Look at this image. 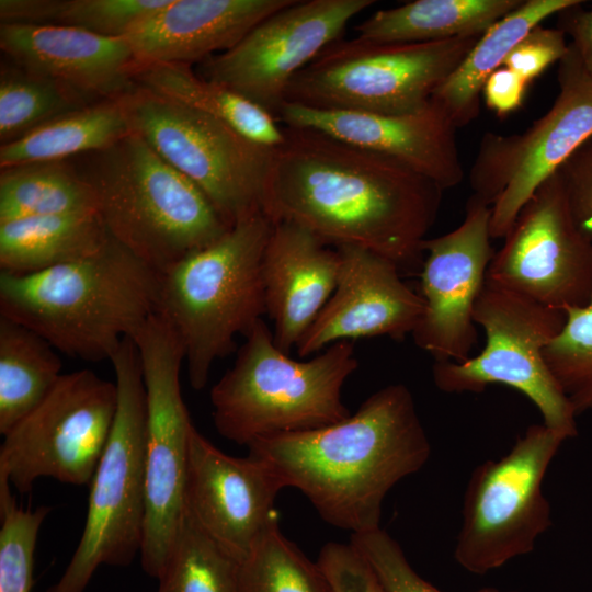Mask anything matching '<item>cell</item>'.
Here are the masks:
<instances>
[{
    "instance_id": "cell-37",
    "label": "cell",
    "mask_w": 592,
    "mask_h": 592,
    "mask_svg": "<svg viewBox=\"0 0 592 592\" xmlns=\"http://www.w3.org/2000/svg\"><path fill=\"white\" fill-rule=\"evenodd\" d=\"M373 566L386 592H442L420 577L400 545L382 527L351 535L350 540ZM475 592H499L482 588Z\"/></svg>"
},
{
    "instance_id": "cell-22",
    "label": "cell",
    "mask_w": 592,
    "mask_h": 592,
    "mask_svg": "<svg viewBox=\"0 0 592 592\" xmlns=\"http://www.w3.org/2000/svg\"><path fill=\"white\" fill-rule=\"evenodd\" d=\"M340 257L310 230L289 221L274 223L262 259L266 314L273 339L289 353L332 295Z\"/></svg>"
},
{
    "instance_id": "cell-12",
    "label": "cell",
    "mask_w": 592,
    "mask_h": 592,
    "mask_svg": "<svg viewBox=\"0 0 592 592\" xmlns=\"http://www.w3.org/2000/svg\"><path fill=\"white\" fill-rule=\"evenodd\" d=\"M145 389L146 515L143 570L158 579L185 509L190 433L194 426L182 398L184 348L173 327L153 312L132 337Z\"/></svg>"
},
{
    "instance_id": "cell-36",
    "label": "cell",
    "mask_w": 592,
    "mask_h": 592,
    "mask_svg": "<svg viewBox=\"0 0 592 592\" xmlns=\"http://www.w3.org/2000/svg\"><path fill=\"white\" fill-rule=\"evenodd\" d=\"M11 485L0 477V592H31L34 551L50 506H19Z\"/></svg>"
},
{
    "instance_id": "cell-41",
    "label": "cell",
    "mask_w": 592,
    "mask_h": 592,
    "mask_svg": "<svg viewBox=\"0 0 592 592\" xmlns=\"http://www.w3.org/2000/svg\"><path fill=\"white\" fill-rule=\"evenodd\" d=\"M528 84L520 75L502 66L493 71L483 84L485 103L498 115H508L521 106Z\"/></svg>"
},
{
    "instance_id": "cell-34",
    "label": "cell",
    "mask_w": 592,
    "mask_h": 592,
    "mask_svg": "<svg viewBox=\"0 0 592 592\" xmlns=\"http://www.w3.org/2000/svg\"><path fill=\"white\" fill-rule=\"evenodd\" d=\"M240 592H332L312 562L273 525L240 562Z\"/></svg>"
},
{
    "instance_id": "cell-11",
    "label": "cell",
    "mask_w": 592,
    "mask_h": 592,
    "mask_svg": "<svg viewBox=\"0 0 592 592\" xmlns=\"http://www.w3.org/2000/svg\"><path fill=\"white\" fill-rule=\"evenodd\" d=\"M563 441L543 423L532 424L506 454L473 470L454 549L462 568L485 574L533 551L551 525L543 481Z\"/></svg>"
},
{
    "instance_id": "cell-7",
    "label": "cell",
    "mask_w": 592,
    "mask_h": 592,
    "mask_svg": "<svg viewBox=\"0 0 592 592\" xmlns=\"http://www.w3.org/2000/svg\"><path fill=\"white\" fill-rule=\"evenodd\" d=\"M117 407L104 452L90 482L79 544L47 592H84L101 565L127 566L140 553L146 515L145 389L138 351L125 338L110 358Z\"/></svg>"
},
{
    "instance_id": "cell-24",
    "label": "cell",
    "mask_w": 592,
    "mask_h": 592,
    "mask_svg": "<svg viewBox=\"0 0 592 592\" xmlns=\"http://www.w3.org/2000/svg\"><path fill=\"white\" fill-rule=\"evenodd\" d=\"M578 1L523 0L479 37L456 70L435 89L430 101L456 128L475 121L480 113L486 80L503 66L515 45L545 19Z\"/></svg>"
},
{
    "instance_id": "cell-38",
    "label": "cell",
    "mask_w": 592,
    "mask_h": 592,
    "mask_svg": "<svg viewBox=\"0 0 592 592\" xmlns=\"http://www.w3.org/2000/svg\"><path fill=\"white\" fill-rule=\"evenodd\" d=\"M316 562L332 592H386L371 562L351 542H328Z\"/></svg>"
},
{
    "instance_id": "cell-20",
    "label": "cell",
    "mask_w": 592,
    "mask_h": 592,
    "mask_svg": "<svg viewBox=\"0 0 592 592\" xmlns=\"http://www.w3.org/2000/svg\"><path fill=\"white\" fill-rule=\"evenodd\" d=\"M277 119L286 127L314 129L394 158L443 190L458 185L464 178L457 128L431 101L418 112L398 115L284 103Z\"/></svg>"
},
{
    "instance_id": "cell-3",
    "label": "cell",
    "mask_w": 592,
    "mask_h": 592,
    "mask_svg": "<svg viewBox=\"0 0 592 592\" xmlns=\"http://www.w3.org/2000/svg\"><path fill=\"white\" fill-rule=\"evenodd\" d=\"M159 273L112 237L84 259L27 275L0 272V315L57 351L110 360L156 312Z\"/></svg>"
},
{
    "instance_id": "cell-1",
    "label": "cell",
    "mask_w": 592,
    "mask_h": 592,
    "mask_svg": "<svg viewBox=\"0 0 592 592\" xmlns=\"http://www.w3.org/2000/svg\"><path fill=\"white\" fill-rule=\"evenodd\" d=\"M273 149L263 213L333 248L354 246L421 270L443 189L400 161L327 134L284 126Z\"/></svg>"
},
{
    "instance_id": "cell-23",
    "label": "cell",
    "mask_w": 592,
    "mask_h": 592,
    "mask_svg": "<svg viewBox=\"0 0 592 592\" xmlns=\"http://www.w3.org/2000/svg\"><path fill=\"white\" fill-rule=\"evenodd\" d=\"M292 1L170 0L123 38L139 62L202 64Z\"/></svg>"
},
{
    "instance_id": "cell-10",
    "label": "cell",
    "mask_w": 592,
    "mask_h": 592,
    "mask_svg": "<svg viewBox=\"0 0 592 592\" xmlns=\"http://www.w3.org/2000/svg\"><path fill=\"white\" fill-rule=\"evenodd\" d=\"M473 318L485 330L483 350L462 363L434 362V385L446 394H478L492 384L512 387L536 406L544 425L563 440L577 436V414L543 356L562 330L566 311L486 281Z\"/></svg>"
},
{
    "instance_id": "cell-25",
    "label": "cell",
    "mask_w": 592,
    "mask_h": 592,
    "mask_svg": "<svg viewBox=\"0 0 592 592\" xmlns=\"http://www.w3.org/2000/svg\"><path fill=\"white\" fill-rule=\"evenodd\" d=\"M111 238L98 210L0 223V272L38 273L98 252Z\"/></svg>"
},
{
    "instance_id": "cell-16",
    "label": "cell",
    "mask_w": 592,
    "mask_h": 592,
    "mask_svg": "<svg viewBox=\"0 0 592 592\" xmlns=\"http://www.w3.org/2000/svg\"><path fill=\"white\" fill-rule=\"evenodd\" d=\"M374 0H293L230 49L202 65L206 80L257 102L276 118L293 79Z\"/></svg>"
},
{
    "instance_id": "cell-17",
    "label": "cell",
    "mask_w": 592,
    "mask_h": 592,
    "mask_svg": "<svg viewBox=\"0 0 592 592\" xmlns=\"http://www.w3.org/2000/svg\"><path fill=\"white\" fill-rule=\"evenodd\" d=\"M490 218L491 206L470 195L456 229L423 241L419 294L424 311L411 335L435 362H465L477 344L474 307L496 253Z\"/></svg>"
},
{
    "instance_id": "cell-30",
    "label": "cell",
    "mask_w": 592,
    "mask_h": 592,
    "mask_svg": "<svg viewBox=\"0 0 592 592\" xmlns=\"http://www.w3.org/2000/svg\"><path fill=\"white\" fill-rule=\"evenodd\" d=\"M89 210H98L94 190L66 161L1 169L0 223Z\"/></svg>"
},
{
    "instance_id": "cell-13",
    "label": "cell",
    "mask_w": 592,
    "mask_h": 592,
    "mask_svg": "<svg viewBox=\"0 0 592 592\" xmlns=\"http://www.w3.org/2000/svg\"><path fill=\"white\" fill-rule=\"evenodd\" d=\"M559 92L523 133L483 134L469 171L473 195L491 206V239L504 238L536 189L592 135V75L569 43Z\"/></svg>"
},
{
    "instance_id": "cell-26",
    "label": "cell",
    "mask_w": 592,
    "mask_h": 592,
    "mask_svg": "<svg viewBox=\"0 0 592 592\" xmlns=\"http://www.w3.org/2000/svg\"><path fill=\"white\" fill-rule=\"evenodd\" d=\"M523 0H415L378 10L355 30L356 38L407 44L480 36Z\"/></svg>"
},
{
    "instance_id": "cell-19",
    "label": "cell",
    "mask_w": 592,
    "mask_h": 592,
    "mask_svg": "<svg viewBox=\"0 0 592 592\" xmlns=\"http://www.w3.org/2000/svg\"><path fill=\"white\" fill-rule=\"evenodd\" d=\"M340 265L335 288L296 345L308 358L339 341L412 334L423 311L419 293L409 287L389 259L354 246L337 247Z\"/></svg>"
},
{
    "instance_id": "cell-15",
    "label": "cell",
    "mask_w": 592,
    "mask_h": 592,
    "mask_svg": "<svg viewBox=\"0 0 592 592\" xmlns=\"http://www.w3.org/2000/svg\"><path fill=\"white\" fill-rule=\"evenodd\" d=\"M486 281L566 310L592 297V243L577 227L555 172L520 210Z\"/></svg>"
},
{
    "instance_id": "cell-40",
    "label": "cell",
    "mask_w": 592,
    "mask_h": 592,
    "mask_svg": "<svg viewBox=\"0 0 592 592\" xmlns=\"http://www.w3.org/2000/svg\"><path fill=\"white\" fill-rule=\"evenodd\" d=\"M568 46L562 31L537 25L515 45L503 66L531 83L550 65L559 61Z\"/></svg>"
},
{
    "instance_id": "cell-28",
    "label": "cell",
    "mask_w": 592,
    "mask_h": 592,
    "mask_svg": "<svg viewBox=\"0 0 592 592\" xmlns=\"http://www.w3.org/2000/svg\"><path fill=\"white\" fill-rule=\"evenodd\" d=\"M116 99L90 103L57 116L0 147V168L66 161L105 150L130 134Z\"/></svg>"
},
{
    "instance_id": "cell-2",
    "label": "cell",
    "mask_w": 592,
    "mask_h": 592,
    "mask_svg": "<svg viewBox=\"0 0 592 592\" xmlns=\"http://www.w3.org/2000/svg\"><path fill=\"white\" fill-rule=\"evenodd\" d=\"M247 447L283 488H296L325 522L352 534L380 527L387 493L431 455L413 396L403 384L375 391L342 421L261 437Z\"/></svg>"
},
{
    "instance_id": "cell-14",
    "label": "cell",
    "mask_w": 592,
    "mask_h": 592,
    "mask_svg": "<svg viewBox=\"0 0 592 592\" xmlns=\"http://www.w3.org/2000/svg\"><path fill=\"white\" fill-rule=\"evenodd\" d=\"M116 407L115 383L90 369L62 374L41 405L3 435L0 477L20 494L41 477L90 485Z\"/></svg>"
},
{
    "instance_id": "cell-35",
    "label": "cell",
    "mask_w": 592,
    "mask_h": 592,
    "mask_svg": "<svg viewBox=\"0 0 592 592\" xmlns=\"http://www.w3.org/2000/svg\"><path fill=\"white\" fill-rule=\"evenodd\" d=\"M565 311V326L543 356L578 415L592 409V297L585 306Z\"/></svg>"
},
{
    "instance_id": "cell-18",
    "label": "cell",
    "mask_w": 592,
    "mask_h": 592,
    "mask_svg": "<svg viewBox=\"0 0 592 592\" xmlns=\"http://www.w3.org/2000/svg\"><path fill=\"white\" fill-rule=\"evenodd\" d=\"M282 489L263 463L250 455H228L192 428L185 510L238 562L278 523L275 500Z\"/></svg>"
},
{
    "instance_id": "cell-39",
    "label": "cell",
    "mask_w": 592,
    "mask_h": 592,
    "mask_svg": "<svg viewBox=\"0 0 592 592\" xmlns=\"http://www.w3.org/2000/svg\"><path fill=\"white\" fill-rule=\"evenodd\" d=\"M556 173L577 227L592 243V135Z\"/></svg>"
},
{
    "instance_id": "cell-8",
    "label": "cell",
    "mask_w": 592,
    "mask_h": 592,
    "mask_svg": "<svg viewBox=\"0 0 592 592\" xmlns=\"http://www.w3.org/2000/svg\"><path fill=\"white\" fill-rule=\"evenodd\" d=\"M480 36L407 44L340 38L293 79L285 103L391 115L418 112Z\"/></svg>"
},
{
    "instance_id": "cell-32",
    "label": "cell",
    "mask_w": 592,
    "mask_h": 592,
    "mask_svg": "<svg viewBox=\"0 0 592 592\" xmlns=\"http://www.w3.org/2000/svg\"><path fill=\"white\" fill-rule=\"evenodd\" d=\"M239 569L184 509L157 592H240Z\"/></svg>"
},
{
    "instance_id": "cell-5",
    "label": "cell",
    "mask_w": 592,
    "mask_h": 592,
    "mask_svg": "<svg viewBox=\"0 0 592 592\" xmlns=\"http://www.w3.org/2000/svg\"><path fill=\"white\" fill-rule=\"evenodd\" d=\"M357 367L352 341L294 360L277 348L261 319L244 335L234 365L210 389L214 425L224 439L248 446L261 437L342 421L351 414L342 387Z\"/></svg>"
},
{
    "instance_id": "cell-4",
    "label": "cell",
    "mask_w": 592,
    "mask_h": 592,
    "mask_svg": "<svg viewBox=\"0 0 592 592\" xmlns=\"http://www.w3.org/2000/svg\"><path fill=\"white\" fill-rule=\"evenodd\" d=\"M274 223L263 212L159 273L156 312L184 348L190 385L202 390L215 361L266 314L262 259Z\"/></svg>"
},
{
    "instance_id": "cell-29",
    "label": "cell",
    "mask_w": 592,
    "mask_h": 592,
    "mask_svg": "<svg viewBox=\"0 0 592 592\" xmlns=\"http://www.w3.org/2000/svg\"><path fill=\"white\" fill-rule=\"evenodd\" d=\"M56 349L29 327L0 315V433L7 434L55 387L61 374Z\"/></svg>"
},
{
    "instance_id": "cell-27",
    "label": "cell",
    "mask_w": 592,
    "mask_h": 592,
    "mask_svg": "<svg viewBox=\"0 0 592 592\" xmlns=\"http://www.w3.org/2000/svg\"><path fill=\"white\" fill-rule=\"evenodd\" d=\"M133 80L214 116L258 146L274 149L285 139L284 126L271 112L246 95L196 75L191 66L138 61Z\"/></svg>"
},
{
    "instance_id": "cell-21",
    "label": "cell",
    "mask_w": 592,
    "mask_h": 592,
    "mask_svg": "<svg viewBox=\"0 0 592 592\" xmlns=\"http://www.w3.org/2000/svg\"><path fill=\"white\" fill-rule=\"evenodd\" d=\"M0 48L14 65L89 102L116 99L135 86L138 59L123 37L55 24L0 23Z\"/></svg>"
},
{
    "instance_id": "cell-9",
    "label": "cell",
    "mask_w": 592,
    "mask_h": 592,
    "mask_svg": "<svg viewBox=\"0 0 592 592\" xmlns=\"http://www.w3.org/2000/svg\"><path fill=\"white\" fill-rule=\"evenodd\" d=\"M116 100L130 130L192 181L229 227L263 212L273 149L136 83Z\"/></svg>"
},
{
    "instance_id": "cell-42",
    "label": "cell",
    "mask_w": 592,
    "mask_h": 592,
    "mask_svg": "<svg viewBox=\"0 0 592 592\" xmlns=\"http://www.w3.org/2000/svg\"><path fill=\"white\" fill-rule=\"evenodd\" d=\"M584 1L557 13V29L570 36V44L576 49L582 65L592 75V9L582 7Z\"/></svg>"
},
{
    "instance_id": "cell-6",
    "label": "cell",
    "mask_w": 592,
    "mask_h": 592,
    "mask_svg": "<svg viewBox=\"0 0 592 592\" xmlns=\"http://www.w3.org/2000/svg\"><path fill=\"white\" fill-rule=\"evenodd\" d=\"M80 172L109 235L158 273L230 227L205 194L135 133L90 153Z\"/></svg>"
},
{
    "instance_id": "cell-31",
    "label": "cell",
    "mask_w": 592,
    "mask_h": 592,
    "mask_svg": "<svg viewBox=\"0 0 592 592\" xmlns=\"http://www.w3.org/2000/svg\"><path fill=\"white\" fill-rule=\"evenodd\" d=\"M170 0H0L1 23L55 24L124 37Z\"/></svg>"
},
{
    "instance_id": "cell-33",
    "label": "cell",
    "mask_w": 592,
    "mask_h": 592,
    "mask_svg": "<svg viewBox=\"0 0 592 592\" xmlns=\"http://www.w3.org/2000/svg\"><path fill=\"white\" fill-rule=\"evenodd\" d=\"M90 103L67 87L15 65L1 67L0 140H15L46 122Z\"/></svg>"
}]
</instances>
